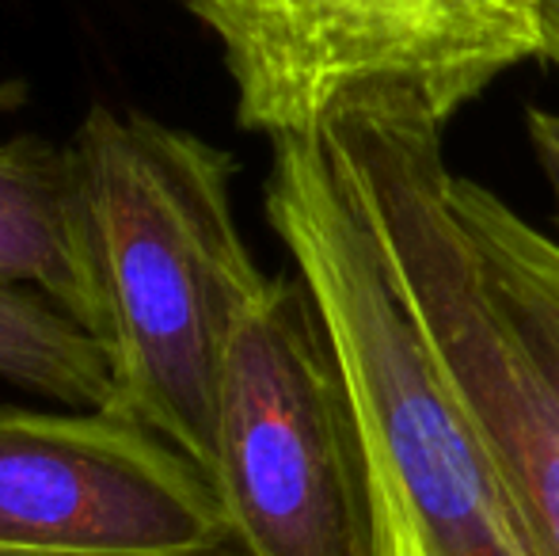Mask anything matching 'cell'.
Listing matches in <instances>:
<instances>
[{
  "label": "cell",
  "instance_id": "obj_1",
  "mask_svg": "<svg viewBox=\"0 0 559 556\" xmlns=\"http://www.w3.org/2000/svg\"><path fill=\"white\" fill-rule=\"evenodd\" d=\"M66 145L92 271L88 335L111 363V409L210 476L228 347L271 282L236 222V161L191 130L104 104Z\"/></svg>",
  "mask_w": 559,
  "mask_h": 556
},
{
  "label": "cell",
  "instance_id": "obj_2",
  "mask_svg": "<svg viewBox=\"0 0 559 556\" xmlns=\"http://www.w3.org/2000/svg\"><path fill=\"white\" fill-rule=\"evenodd\" d=\"M263 210L350 381L404 556H533L507 484L392 279L369 210L317 130L271 141Z\"/></svg>",
  "mask_w": 559,
  "mask_h": 556
},
{
  "label": "cell",
  "instance_id": "obj_3",
  "mask_svg": "<svg viewBox=\"0 0 559 556\" xmlns=\"http://www.w3.org/2000/svg\"><path fill=\"white\" fill-rule=\"evenodd\" d=\"M210 481L243 556H392L373 450L301 279H271L236 328Z\"/></svg>",
  "mask_w": 559,
  "mask_h": 556
},
{
  "label": "cell",
  "instance_id": "obj_4",
  "mask_svg": "<svg viewBox=\"0 0 559 556\" xmlns=\"http://www.w3.org/2000/svg\"><path fill=\"white\" fill-rule=\"evenodd\" d=\"M222 46L236 119L309 134L338 99L389 88L449 122L507 69L540 58L537 0H179Z\"/></svg>",
  "mask_w": 559,
  "mask_h": 556
},
{
  "label": "cell",
  "instance_id": "obj_5",
  "mask_svg": "<svg viewBox=\"0 0 559 556\" xmlns=\"http://www.w3.org/2000/svg\"><path fill=\"white\" fill-rule=\"evenodd\" d=\"M0 549L222 556L236 542L210 476L153 427L0 404Z\"/></svg>",
  "mask_w": 559,
  "mask_h": 556
},
{
  "label": "cell",
  "instance_id": "obj_6",
  "mask_svg": "<svg viewBox=\"0 0 559 556\" xmlns=\"http://www.w3.org/2000/svg\"><path fill=\"white\" fill-rule=\"evenodd\" d=\"M0 286L46 297L88 332L92 271L69 145L0 141Z\"/></svg>",
  "mask_w": 559,
  "mask_h": 556
},
{
  "label": "cell",
  "instance_id": "obj_7",
  "mask_svg": "<svg viewBox=\"0 0 559 556\" xmlns=\"http://www.w3.org/2000/svg\"><path fill=\"white\" fill-rule=\"evenodd\" d=\"M449 202L484 263L499 305L559 386V240L468 176H449Z\"/></svg>",
  "mask_w": 559,
  "mask_h": 556
},
{
  "label": "cell",
  "instance_id": "obj_8",
  "mask_svg": "<svg viewBox=\"0 0 559 556\" xmlns=\"http://www.w3.org/2000/svg\"><path fill=\"white\" fill-rule=\"evenodd\" d=\"M0 381L66 409H111L115 378L104 347L58 305L0 286Z\"/></svg>",
  "mask_w": 559,
  "mask_h": 556
},
{
  "label": "cell",
  "instance_id": "obj_9",
  "mask_svg": "<svg viewBox=\"0 0 559 556\" xmlns=\"http://www.w3.org/2000/svg\"><path fill=\"white\" fill-rule=\"evenodd\" d=\"M525 134H530V149L537 156L548 194H552V214L559 225V115L548 111V107H530L525 111Z\"/></svg>",
  "mask_w": 559,
  "mask_h": 556
},
{
  "label": "cell",
  "instance_id": "obj_10",
  "mask_svg": "<svg viewBox=\"0 0 559 556\" xmlns=\"http://www.w3.org/2000/svg\"><path fill=\"white\" fill-rule=\"evenodd\" d=\"M537 27H540V58L559 66V0H537Z\"/></svg>",
  "mask_w": 559,
  "mask_h": 556
},
{
  "label": "cell",
  "instance_id": "obj_11",
  "mask_svg": "<svg viewBox=\"0 0 559 556\" xmlns=\"http://www.w3.org/2000/svg\"><path fill=\"white\" fill-rule=\"evenodd\" d=\"M20 99H23V88H20V84H0V115L12 111V107L20 104ZM0 141H4V138H0Z\"/></svg>",
  "mask_w": 559,
  "mask_h": 556
},
{
  "label": "cell",
  "instance_id": "obj_12",
  "mask_svg": "<svg viewBox=\"0 0 559 556\" xmlns=\"http://www.w3.org/2000/svg\"><path fill=\"white\" fill-rule=\"evenodd\" d=\"M0 556H46V553H20V549H0Z\"/></svg>",
  "mask_w": 559,
  "mask_h": 556
},
{
  "label": "cell",
  "instance_id": "obj_13",
  "mask_svg": "<svg viewBox=\"0 0 559 556\" xmlns=\"http://www.w3.org/2000/svg\"><path fill=\"white\" fill-rule=\"evenodd\" d=\"M392 556H404V549H400V545H396V542H392Z\"/></svg>",
  "mask_w": 559,
  "mask_h": 556
},
{
  "label": "cell",
  "instance_id": "obj_14",
  "mask_svg": "<svg viewBox=\"0 0 559 556\" xmlns=\"http://www.w3.org/2000/svg\"><path fill=\"white\" fill-rule=\"evenodd\" d=\"M222 556H243L240 549H233V553H222Z\"/></svg>",
  "mask_w": 559,
  "mask_h": 556
}]
</instances>
